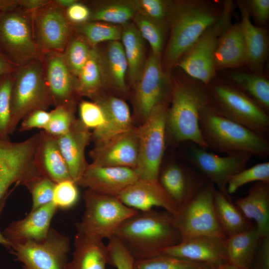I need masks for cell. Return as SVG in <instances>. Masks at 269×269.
I'll return each mask as SVG.
<instances>
[{
  "instance_id": "cell-3",
  "label": "cell",
  "mask_w": 269,
  "mask_h": 269,
  "mask_svg": "<svg viewBox=\"0 0 269 269\" xmlns=\"http://www.w3.org/2000/svg\"><path fill=\"white\" fill-rule=\"evenodd\" d=\"M220 13L217 14L207 2L199 0H184L172 5L166 65L171 67L177 64L204 31L217 20Z\"/></svg>"
},
{
  "instance_id": "cell-53",
  "label": "cell",
  "mask_w": 269,
  "mask_h": 269,
  "mask_svg": "<svg viewBox=\"0 0 269 269\" xmlns=\"http://www.w3.org/2000/svg\"><path fill=\"white\" fill-rule=\"evenodd\" d=\"M252 269H269V236L263 238L255 256Z\"/></svg>"
},
{
  "instance_id": "cell-26",
  "label": "cell",
  "mask_w": 269,
  "mask_h": 269,
  "mask_svg": "<svg viewBox=\"0 0 269 269\" xmlns=\"http://www.w3.org/2000/svg\"><path fill=\"white\" fill-rule=\"evenodd\" d=\"M98 237L77 231L71 260L65 269H106L109 263L107 246Z\"/></svg>"
},
{
  "instance_id": "cell-33",
  "label": "cell",
  "mask_w": 269,
  "mask_h": 269,
  "mask_svg": "<svg viewBox=\"0 0 269 269\" xmlns=\"http://www.w3.org/2000/svg\"><path fill=\"white\" fill-rule=\"evenodd\" d=\"M121 38L130 78L132 83L136 84L142 74L146 62L144 39L136 26L128 23L122 30Z\"/></svg>"
},
{
  "instance_id": "cell-13",
  "label": "cell",
  "mask_w": 269,
  "mask_h": 269,
  "mask_svg": "<svg viewBox=\"0 0 269 269\" xmlns=\"http://www.w3.org/2000/svg\"><path fill=\"white\" fill-rule=\"evenodd\" d=\"M215 107L222 114L255 133L268 138L269 116L254 100L239 89L217 84L211 88Z\"/></svg>"
},
{
  "instance_id": "cell-16",
  "label": "cell",
  "mask_w": 269,
  "mask_h": 269,
  "mask_svg": "<svg viewBox=\"0 0 269 269\" xmlns=\"http://www.w3.org/2000/svg\"><path fill=\"white\" fill-rule=\"evenodd\" d=\"M41 60L52 105L74 113L76 98L79 96L76 78L68 69L62 53L52 52L42 54Z\"/></svg>"
},
{
  "instance_id": "cell-28",
  "label": "cell",
  "mask_w": 269,
  "mask_h": 269,
  "mask_svg": "<svg viewBox=\"0 0 269 269\" xmlns=\"http://www.w3.org/2000/svg\"><path fill=\"white\" fill-rule=\"evenodd\" d=\"M234 203L248 220L255 221L263 237L269 236V184L256 182L246 196Z\"/></svg>"
},
{
  "instance_id": "cell-27",
  "label": "cell",
  "mask_w": 269,
  "mask_h": 269,
  "mask_svg": "<svg viewBox=\"0 0 269 269\" xmlns=\"http://www.w3.org/2000/svg\"><path fill=\"white\" fill-rule=\"evenodd\" d=\"M35 163L42 176L55 183L72 179L56 138L43 130L39 132Z\"/></svg>"
},
{
  "instance_id": "cell-42",
  "label": "cell",
  "mask_w": 269,
  "mask_h": 269,
  "mask_svg": "<svg viewBox=\"0 0 269 269\" xmlns=\"http://www.w3.org/2000/svg\"><path fill=\"white\" fill-rule=\"evenodd\" d=\"M254 181L269 184V161L246 168L230 176L227 184V193L229 195L232 194L243 185Z\"/></svg>"
},
{
  "instance_id": "cell-25",
  "label": "cell",
  "mask_w": 269,
  "mask_h": 269,
  "mask_svg": "<svg viewBox=\"0 0 269 269\" xmlns=\"http://www.w3.org/2000/svg\"><path fill=\"white\" fill-rule=\"evenodd\" d=\"M94 101L102 109L105 118L104 125L92 132L94 142L105 140L134 127L129 107L123 100L99 95Z\"/></svg>"
},
{
  "instance_id": "cell-30",
  "label": "cell",
  "mask_w": 269,
  "mask_h": 269,
  "mask_svg": "<svg viewBox=\"0 0 269 269\" xmlns=\"http://www.w3.org/2000/svg\"><path fill=\"white\" fill-rule=\"evenodd\" d=\"M263 237L255 224L251 228L225 239L229 263L241 269H252Z\"/></svg>"
},
{
  "instance_id": "cell-39",
  "label": "cell",
  "mask_w": 269,
  "mask_h": 269,
  "mask_svg": "<svg viewBox=\"0 0 269 269\" xmlns=\"http://www.w3.org/2000/svg\"><path fill=\"white\" fill-rule=\"evenodd\" d=\"M202 263L161 254L150 258L134 261V269H214Z\"/></svg>"
},
{
  "instance_id": "cell-14",
  "label": "cell",
  "mask_w": 269,
  "mask_h": 269,
  "mask_svg": "<svg viewBox=\"0 0 269 269\" xmlns=\"http://www.w3.org/2000/svg\"><path fill=\"white\" fill-rule=\"evenodd\" d=\"M184 159L204 175L226 196L231 197L227 191L229 177L246 168L252 157L247 154H234L220 156L191 142H185Z\"/></svg>"
},
{
  "instance_id": "cell-41",
  "label": "cell",
  "mask_w": 269,
  "mask_h": 269,
  "mask_svg": "<svg viewBox=\"0 0 269 269\" xmlns=\"http://www.w3.org/2000/svg\"><path fill=\"white\" fill-rule=\"evenodd\" d=\"M136 26L149 44L152 54L160 58L164 42L163 26L138 12L134 16Z\"/></svg>"
},
{
  "instance_id": "cell-9",
  "label": "cell",
  "mask_w": 269,
  "mask_h": 269,
  "mask_svg": "<svg viewBox=\"0 0 269 269\" xmlns=\"http://www.w3.org/2000/svg\"><path fill=\"white\" fill-rule=\"evenodd\" d=\"M167 100L156 106L136 127L138 155L134 170L139 178L158 180L166 144Z\"/></svg>"
},
{
  "instance_id": "cell-17",
  "label": "cell",
  "mask_w": 269,
  "mask_h": 269,
  "mask_svg": "<svg viewBox=\"0 0 269 269\" xmlns=\"http://www.w3.org/2000/svg\"><path fill=\"white\" fill-rule=\"evenodd\" d=\"M138 155L136 127L108 139L94 142L89 152L90 164L97 166L124 167L135 169Z\"/></svg>"
},
{
  "instance_id": "cell-56",
  "label": "cell",
  "mask_w": 269,
  "mask_h": 269,
  "mask_svg": "<svg viewBox=\"0 0 269 269\" xmlns=\"http://www.w3.org/2000/svg\"><path fill=\"white\" fill-rule=\"evenodd\" d=\"M14 188L15 187L11 189L10 191L0 201V217L1 216V214L4 207V206L6 204V201L7 200V199L9 196V195L11 194V192L13 190V189H14ZM0 244L3 245L5 247H6L8 250L9 249L10 247V244L6 239V238L3 236V234L1 233L0 231Z\"/></svg>"
},
{
  "instance_id": "cell-36",
  "label": "cell",
  "mask_w": 269,
  "mask_h": 269,
  "mask_svg": "<svg viewBox=\"0 0 269 269\" xmlns=\"http://www.w3.org/2000/svg\"><path fill=\"white\" fill-rule=\"evenodd\" d=\"M231 79L265 112L269 111V82L261 75L236 72L231 74Z\"/></svg>"
},
{
  "instance_id": "cell-20",
  "label": "cell",
  "mask_w": 269,
  "mask_h": 269,
  "mask_svg": "<svg viewBox=\"0 0 269 269\" xmlns=\"http://www.w3.org/2000/svg\"><path fill=\"white\" fill-rule=\"evenodd\" d=\"M161 254L210 265L215 268L229 263L225 239L197 236L165 248Z\"/></svg>"
},
{
  "instance_id": "cell-12",
  "label": "cell",
  "mask_w": 269,
  "mask_h": 269,
  "mask_svg": "<svg viewBox=\"0 0 269 269\" xmlns=\"http://www.w3.org/2000/svg\"><path fill=\"white\" fill-rule=\"evenodd\" d=\"M8 250L24 269H65L70 241L68 236L51 228L44 239L12 243Z\"/></svg>"
},
{
  "instance_id": "cell-10",
  "label": "cell",
  "mask_w": 269,
  "mask_h": 269,
  "mask_svg": "<svg viewBox=\"0 0 269 269\" xmlns=\"http://www.w3.org/2000/svg\"><path fill=\"white\" fill-rule=\"evenodd\" d=\"M85 211L76 224L77 231L100 238L112 237L119 226L138 211L123 203L118 197L86 189L83 193Z\"/></svg>"
},
{
  "instance_id": "cell-22",
  "label": "cell",
  "mask_w": 269,
  "mask_h": 269,
  "mask_svg": "<svg viewBox=\"0 0 269 269\" xmlns=\"http://www.w3.org/2000/svg\"><path fill=\"white\" fill-rule=\"evenodd\" d=\"M118 198L126 206L138 211H149L156 206L164 208L174 216L178 209L158 180L138 178Z\"/></svg>"
},
{
  "instance_id": "cell-58",
  "label": "cell",
  "mask_w": 269,
  "mask_h": 269,
  "mask_svg": "<svg viewBox=\"0 0 269 269\" xmlns=\"http://www.w3.org/2000/svg\"><path fill=\"white\" fill-rule=\"evenodd\" d=\"M77 1L76 0H52V2L56 5L64 10Z\"/></svg>"
},
{
  "instance_id": "cell-19",
  "label": "cell",
  "mask_w": 269,
  "mask_h": 269,
  "mask_svg": "<svg viewBox=\"0 0 269 269\" xmlns=\"http://www.w3.org/2000/svg\"><path fill=\"white\" fill-rule=\"evenodd\" d=\"M168 92V81L162 70L159 58L151 54L135 86L134 105L141 124L156 106L167 100Z\"/></svg>"
},
{
  "instance_id": "cell-44",
  "label": "cell",
  "mask_w": 269,
  "mask_h": 269,
  "mask_svg": "<svg viewBox=\"0 0 269 269\" xmlns=\"http://www.w3.org/2000/svg\"><path fill=\"white\" fill-rule=\"evenodd\" d=\"M139 12L164 26L169 17L172 5L161 0H141L135 2Z\"/></svg>"
},
{
  "instance_id": "cell-46",
  "label": "cell",
  "mask_w": 269,
  "mask_h": 269,
  "mask_svg": "<svg viewBox=\"0 0 269 269\" xmlns=\"http://www.w3.org/2000/svg\"><path fill=\"white\" fill-rule=\"evenodd\" d=\"M77 186L72 179L65 180L55 184L52 202L58 209H69L76 203L79 197Z\"/></svg>"
},
{
  "instance_id": "cell-35",
  "label": "cell",
  "mask_w": 269,
  "mask_h": 269,
  "mask_svg": "<svg viewBox=\"0 0 269 269\" xmlns=\"http://www.w3.org/2000/svg\"><path fill=\"white\" fill-rule=\"evenodd\" d=\"M105 81L101 55L97 48L92 47L86 63L76 78V87L79 96L93 98L99 92Z\"/></svg>"
},
{
  "instance_id": "cell-5",
  "label": "cell",
  "mask_w": 269,
  "mask_h": 269,
  "mask_svg": "<svg viewBox=\"0 0 269 269\" xmlns=\"http://www.w3.org/2000/svg\"><path fill=\"white\" fill-rule=\"evenodd\" d=\"M52 105L40 59L19 67L15 72L12 89L8 134H13L30 113L45 110Z\"/></svg>"
},
{
  "instance_id": "cell-50",
  "label": "cell",
  "mask_w": 269,
  "mask_h": 269,
  "mask_svg": "<svg viewBox=\"0 0 269 269\" xmlns=\"http://www.w3.org/2000/svg\"><path fill=\"white\" fill-rule=\"evenodd\" d=\"M50 113L45 110L33 111L26 116L20 122L18 130L24 132L38 128L43 129L50 120Z\"/></svg>"
},
{
  "instance_id": "cell-4",
  "label": "cell",
  "mask_w": 269,
  "mask_h": 269,
  "mask_svg": "<svg viewBox=\"0 0 269 269\" xmlns=\"http://www.w3.org/2000/svg\"><path fill=\"white\" fill-rule=\"evenodd\" d=\"M206 97L203 89L191 84L180 83L173 88L166 116V142L177 146L189 141L208 148L199 123V108Z\"/></svg>"
},
{
  "instance_id": "cell-2",
  "label": "cell",
  "mask_w": 269,
  "mask_h": 269,
  "mask_svg": "<svg viewBox=\"0 0 269 269\" xmlns=\"http://www.w3.org/2000/svg\"><path fill=\"white\" fill-rule=\"evenodd\" d=\"M201 134L208 148L227 154H247L260 158L269 156V138L229 118L211 103L207 95L199 113Z\"/></svg>"
},
{
  "instance_id": "cell-40",
  "label": "cell",
  "mask_w": 269,
  "mask_h": 269,
  "mask_svg": "<svg viewBox=\"0 0 269 269\" xmlns=\"http://www.w3.org/2000/svg\"><path fill=\"white\" fill-rule=\"evenodd\" d=\"M92 48L81 36L73 35L62 52L68 69L76 78L88 60Z\"/></svg>"
},
{
  "instance_id": "cell-47",
  "label": "cell",
  "mask_w": 269,
  "mask_h": 269,
  "mask_svg": "<svg viewBox=\"0 0 269 269\" xmlns=\"http://www.w3.org/2000/svg\"><path fill=\"white\" fill-rule=\"evenodd\" d=\"M49 113V121L42 130L54 136L67 132L76 119L74 113L62 107H55Z\"/></svg>"
},
{
  "instance_id": "cell-49",
  "label": "cell",
  "mask_w": 269,
  "mask_h": 269,
  "mask_svg": "<svg viewBox=\"0 0 269 269\" xmlns=\"http://www.w3.org/2000/svg\"><path fill=\"white\" fill-rule=\"evenodd\" d=\"M80 120L89 129L94 130L103 126L105 123L104 113L96 102L82 101L79 107Z\"/></svg>"
},
{
  "instance_id": "cell-6",
  "label": "cell",
  "mask_w": 269,
  "mask_h": 269,
  "mask_svg": "<svg viewBox=\"0 0 269 269\" xmlns=\"http://www.w3.org/2000/svg\"><path fill=\"white\" fill-rule=\"evenodd\" d=\"M0 51L17 67L41 58L34 39L32 12L19 6L0 12Z\"/></svg>"
},
{
  "instance_id": "cell-38",
  "label": "cell",
  "mask_w": 269,
  "mask_h": 269,
  "mask_svg": "<svg viewBox=\"0 0 269 269\" xmlns=\"http://www.w3.org/2000/svg\"><path fill=\"white\" fill-rule=\"evenodd\" d=\"M136 10L134 2L110 3L91 11L89 21L125 25L135 15Z\"/></svg>"
},
{
  "instance_id": "cell-24",
  "label": "cell",
  "mask_w": 269,
  "mask_h": 269,
  "mask_svg": "<svg viewBox=\"0 0 269 269\" xmlns=\"http://www.w3.org/2000/svg\"><path fill=\"white\" fill-rule=\"evenodd\" d=\"M57 209L52 202L31 210L23 219L10 223L2 234L10 245L12 243L41 240L47 236Z\"/></svg>"
},
{
  "instance_id": "cell-18",
  "label": "cell",
  "mask_w": 269,
  "mask_h": 269,
  "mask_svg": "<svg viewBox=\"0 0 269 269\" xmlns=\"http://www.w3.org/2000/svg\"><path fill=\"white\" fill-rule=\"evenodd\" d=\"M158 181L178 208L190 200L209 180L192 166L170 160L161 163Z\"/></svg>"
},
{
  "instance_id": "cell-59",
  "label": "cell",
  "mask_w": 269,
  "mask_h": 269,
  "mask_svg": "<svg viewBox=\"0 0 269 269\" xmlns=\"http://www.w3.org/2000/svg\"><path fill=\"white\" fill-rule=\"evenodd\" d=\"M214 269H240L235 266L234 265L231 264V263H228L221 266L217 267Z\"/></svg>"
},
{
  "instance_id": "cell-52",
  "label": "cell",
  "mask_w": 269,
  "mask_h": 269,
  "mask_svg": "<svg viewBox=\"0 0 269 269\" xmlns=\"http://www.w3.org/2000/svg\"><path fill=\"white\" fill-rule=\"evenodd\" d=\"M65 13L67 18L73 25L89 21L91 16L90 9L78 1L67 8Z\"/></svg>"
},
{
  "instance_id": "cell-51",
  "label": "cell",
  "mask_w": 269,
  "mask_h": 269,
  "mask_svg": "<svg viewBox=\"0 0 269 269\" xmlns=\"http://www.w3.org/2000/svg\"><path fill=\"white\" fill-rule=\"evenodd\" d=\"M245 3L258 23L263 24L267 22L269 17V0H249Z\"/></svg>"
},
{
  "instance_id": "cell-8",
  "label": "cell",
  "mask_w": 269,
  "mask_h": 269,
  "mask_svg": "<svg viewBox=\"0 0 269 269\" xmlns=\"http://www.w3.org/2000/svg\"><path fill=\"white\" fill-rule=\"evenodd\" d=\"M233 4L226 0L217 20L201 34L178 62L188 75L208 85L215 71L214 54L220 38L231 24Z\"/></svg>"
},
{
  "instance_id": "cell-15",
  "label": "cell",
  "mask_w": 269,
  "mask_h": 269,
  "mask_svg": "<svg viewBox=\"0 0 269 269\" xmlns=\"http://www.w3.org/2000/svg\"><path fill=\"white\" fill-rule=\"evenodd\" d=\"M32 20L34 39L41 54L62 53L74 31L65 10L51 0L48 4L32 12Z\"/></svg>"
},
{
  "instance_id": "cell-21",
  "label": "cell",
  "mask_w": 269,
  "mask_h": 269,
  "mask_svg": "<svg viewBox=\"0 0 269 269\" xmlns=\"http://www.w3.org/2000/svg\"><path fill=\"white\" fill-rule=\"evenodd\" d=\"M138 178L135 170L132 168L97 166L89 164L76 184L98 194L118 197Z\"/></svg>"
},
{
  "instance_id": "cell-55",
  "label": "cell",
  "mask_w": 269,
  "mask_h": 269,
  "mask_svg": "<svg viewBox=\"0 0 269 269\" xmlns=\"http://www.w3.org/2000/svg\"><path fill=\"white\" fill-rule=\"evenodd\" d=\"M17 68L0 51V76L13 73Z\"/></svg>"
},
{
  "instance_id": "cell-1",
  "label": "cell",
  "mask_w": 269,
  "mask_h": 269,
  "mask_svg": "<svg viewBox=\"0 0 269 269\" xmlns=\"http://www.w3.org/2000/svg\"><path fill=\"white\" fill-rule=\"evenodd\" d=\"M113 236L128 250L134 261L161 255L165 248L181 241L174 216L164 210L137 211L123 222Z\"/></svg>"
},
{
  "instance_id": "cell-23",
  "label": "cell",
  "mask_w": 269,
  "mask_h": 269,
  "mask_svg": "<svg viewBox=\"0 0 269 269\" xmlns=\"http://www.w3.org/2000/svg\"><path fill=\"white\" fill-rule=\"evenodd\" d=\"M55 137L71 178L76 183L89 164L85 157V150L92 140V133L80 119H76L67 132Z\"/></svg>"
},
{
  "instance_id": "cell-48",
  "label": "cell",
  "mask_w": 269,
  "mask_h": 269,
  "mask_svg": "<svg viewBox=\"0 0 269 269\" xmlns=\"http://www.w3.org/2000/svg\"><path fill=\"white\" fill-rule=\"evenodd\" d=\"M108 240V264L117 269H134V260L124 245L114 236Z\"/></svg>"
},
{
  "instance_id": "cell-29",
  "label": "cell",
  "mask_w": 269,
  "mask_h": 269,
  "mask_svg": "<svg viewBox=\"0 0 269 269\" xmlns=\"http://www.w3.org/2000/svg\"><path fill=\"white\" fill-rule=\"evenodd\" d=\"M241 21L246 51V63L254 71L262 69L268 51L267 35L264 29L254 25L245 2L239 1Z\"/></svg>"
},
{
  "instance_id": "cell-54",
  "label": "cell",
  "mask_w": 269,
  "mask_h": 269,
  "mask_svg": "<svg viewBox=\"0 0 269 269\" xmlns=\"http://www.w3.org/2000/svg\"><path fill=\"white\" fill-rule=\"evenodd\" d=\"M18 6L32 12L50 3L51 0H17Z\"/></svg>"
},
{
  "instance_id": "cell-57",
  "label": "cell",
  "mask_w": 269,
  "mask_h": 269,
  "mask_svg": "<svg viewBox=\"0 0 269 269\" xmlns=\"http://www.w3.org/2000/svg\"><path fill=\"white\" fill-rule=\"evenodd\" d=\"M17 6V0H0V12L11 10Z\"/></svg>"
},
{
  "instance_id": "cell-34",
  "label": "cell",
  "mask_w": 269,
  "mask_h": 269,
  "mask_svg": "<svg viewBox=\"0 0 269 269\" xmlns=\"http://www.w3.org/2000/svg\"><path fill=\"white\" fill-rule=\"evenodd\" d=\"M101 55L105 80L106 77L116 89L126 92L128 64L122 43L119 41L110 42L104 55Z\"/></svg>"
},
{
  "instance_id": "cell-45",
  "label": "cell",
  "mask_w": 269,
  "mask_h": 269,
  "mask_svg": "<svg viewBox=\"0 0 269 269\" xmlns=\"http://www.w3.org/2000/svg\"><path fill=\"white\" fill-rule=\"evenodd\" d=\"M55 184L50 179L42 176L26 186L32 196L31 210H35L52 202Z\"/></svg>"
},
{
  "instance_id": "cell-7",
  "label": "cell",
  "mask_w": 269,
  "mask_h": 269,
  "mask_svg": "<svg viewBox=\"0 0 269 269\" xmlns=\"http://www.w3.org/2000/svg\"><path fill=\"white\" fill-rule=\"evenodd\" d=\"M39 133L20 142L0 137V201L13 184L26 186L42 177L35 163Z\"/></svg>"
},
{
  "instance_id": "cell-43",
  "label": "cell",
  "mask_w": 269,
  "mask_h": 269,
  "mask_svg": "<svg viewBox=\"0 0 269 269\" xmlns=\"http://www.w3.org/2000/svg\"><path fill=\"white\" fill-rule=\"evenodd\" d=\"M15 72L0 76V137H9L11 98Z\"/></svg>"
},
{
  "instance_id": "cell-32",
  "label": "cell",
  "mask_w": 269,
  "mask_h": 269,
  "mask_svg": "<svg viewBox=\"0 0 269 269\" xmlns=\"http://www.w3.org/2000/svg\"><path fill=\"white\" fill-rule=\"evenodd\" d=\"M214 205L219 226L226 238L254 226V224L232 202L231 197L216 189L214 192Z\"/></svg>"
},
{
  "instance_id": "cell-37",
  "label": "cell",
  "mask_w": 269,
  "mask_h": 269,
  "mask_svg": "<svg viewBox=\"0 0 269 269\" xmlns=\"http://www.w3.org/2000/svg\"><path fill=\"white\" fill-rule=\"evenodd\" d=\"M74 30L92 47L105 41H116L121 39L122 30L118 27L107 23L89 21L73 25Z\"/></svg>"
},
{
  "instance_id": "cell-31",
  "label": "cell",
  "mask_w": 269,
  "mask_h": 269,
  "mask_svg": "<svg viewBox=\"0 0 269 269\" xmlns=\"http://www.w3.org/2000/svg\"><path fill=\"white\" fill-rule=\"evenodd\" d=\"M246 62V51L241 23L231 25L220 38L214 57L216 68L239 66Z\"/></svg>"
},
{
  "instance_id": "cell-11",
  "label": "cell",
  "mask_w": 269,
  "mask_h": 269,
  "mask_svg": "<svg viewBox=\"0 0 269 269\" xmlns=\"http://www.w3.org/2000/svg\"><path fill=\"white\" fill-rule=\"evenodd\" d=\"M215 185L209 181L174 215L181 241L197 236H212L225 239L214 205Z\"/></svg>"
}]
</instances>
